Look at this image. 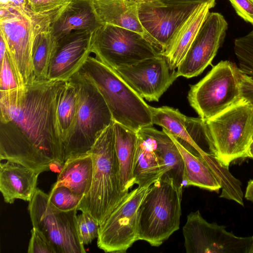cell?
<instances>
[{"instance_id":"obj_36","label":"cell","mask_w":253,"mask_h":253,"mask_svg":"<svg viewBox=\"0 0 253 253\" xmlns=\"http://www.w3.org/2000/svg\"><path fill=\"white\" fill-rule=\"evenodd\" d=\"M216 0H164L162 3L169 5H197L209 2L215 5Z\"/></svg>"},{"instance_id":"obj_28","label":"cell","mask_w":253,"mask_h":253,"mask_svg":"<svg viewBox=\"0 0 253 253\" xmlns=\"http://www.w3.org/2000/svg\"><path fill=\"white\" fill-rule=\"evenodd\" d=\"M233 49L240 70L253 78V30L236 39Z\"/></svg>"},{"instance_id":"obj_35","label":"cell","mask_w":253,"mask_h":253,"mask_svg":"<svg viewBox=\"0 0 253 253\" xmlns=\"http://www.w3.org/2000/svg\"><path fill=\"white\" fill-rule=\"evenodd\" d=\"M239 89L240 98L248 100L253 106V78L242 73L240 70Z\"/></svg>"},{"instance_id":"obj_39","label":"cell","mask_w":253,"mask_h":253,"mask_svg":"<svg viewBox=\"0 0 253 253\" xmlns=\"http://www.w3.org/2000/svg\"><path fill=\"white\" fill-rule=\"evenodd\" d=\"M6 52V43L3 36L0 33V63L2 62Z\"/></svg>"},{"instance_id":"obj_5","label":"cell","mask_w":253,"mask_h":253,"mask_svg":"<svg viewBox=\"0 0 253 253\" xmlns=\"http://www.w3.org/2000/svg\"><path fill=\"white\" fill-rule=\"evenodd\" d=\"M182 188L166 174L150 186L138 210V240L159 247L179 229Z\"/></svg>"},{"instance_id":"obj_44","label":"cell","mask_w":253,"mask_h":253,"mask_svg":"<svg viewBox=\"0 0 253 253\" xmlns=\"http://www.w3.org/2000/svg\"><path fill=\"white\" fill-rule=\"evenodd\" d=\"M250 158L253 159V150L250 151Z\"/></svg>"},{"instance_id":"obj_34","label":"cell","mask_w":253,"mask_h":253,"mask_svg":"<svg viewBox=\"0 0 253 253\" xmlns=\"http://www.w3.org/2000/svg\"><path fill=\"white\" fill-rule=\"evenodd\" d=\"M237 14L253 26V0H228Z\"/></svg>"},{"instance_id":"obj_45","label":"cell","mask_w":253,"mask_h":253,"mask_svg":"<svg viewBox=\"0 0 253 253\" xmlns=\"http://www.w3.org/2000/svg\"><path fill=\"white\" fill-rule=\"evenodd\" d=\"M251 150H253V140L252 142V144H251V147H250V151Z\"/></svg>"},{"instance_id":"obj_41","label":"cell","mask_w":253,"mask_h":253,"mask_svg":"<svg viewBox=\"0 0 253 253\" xmlns=\"http://www.w3.org/2000/svg\"><path fill=\"white\" fill-rule=\"evenodd\" d=\"M137 3H162L164 0H134Z\"/></svg>"},{"instance_id":"obj_9","label":"cell","mask_w":253,"mask_h":253,"mask_svg":"<svg viewBox=\"0 0 253 253\" xmlns=\"http://www.w3.org/2000/svg\"><path fill=\"white\" fill-rule=\"evenodd\" d=\"M29 202L33 227L45 236L56 253H86L78 232L77 209H57L49 203L48 195L38 188Z\"/></svg>"},{"instance_id":"obj_24","label":"cell","mask_w":253,"mask_h":253,"mask_svg":"<svg viewBox=\"0 0 253 253\" xmlns=\"http://www.w3.org/2000/svg\"><path fill=\"white\" fill-rule=\"evenodd\" d=\"M93 172V159L90 153L69 159L65 161L53 186H64L75 194L84 196L90 190Z\"/></svg>"},{"instance_id":"obj_37","label":"cell","mask_w":253,"mask_h":253,"mask_svg":"<svg viewBox=\"0 0 253 253\" xmlns=\"http://www.w3.org/2000/svg\"><path fill=\"white\" fill-rule=\"evenodd\" d=\"M4 7H10L21 12H26L27 8V0H8L7 5Z\"/></svg>"},{"instance_id":"obj_22","label":"cell","mask_w":253,"mask_h":253,"mask_svg":"<svg viewBox=\"0 0 253 253\" xmlns=\"http://www.w3.org/2000/svg\"><path fill=\"white\" fill-rule=\"evenodd\" d=\"M93 2L96 13L103 25L122 27L145 36L139 19L138 3L135 0H93Z\"/></svg>"},{"instance_id":"obj_10","label":"cell","mask_w":253,"mask_h":253,"mask_svg":"<svg viewBox=\"0 0 253 253\" xmlns=\"http://www.w3.org/2000/svg\"><path fill=\"white\" fill-rule=\"evenodd\" d=\"M150 186H138L129 192L99 225L97 244L100 249L124 253L138 240V210Z\"/></svg>"},{"instance_id":"obj_18","label":"cell","mask_w":253,"mask_h":253,"mask_svg":"<svg viewBox=\"0 0 253 253\" xmlns=\"http://www.w3.org/2000/svg\"><path fill=\"white\" fill-rule=\"evenodd\" d=\"M103 25L93 0H67L52 18L50 28L56 41L74 31L93 33Z\"/></svg>"},{"instance_id":"obj_3","label":"cell","mask_w":253,"mask_h":253,"mask_svg":"<svg viewBox=\"0 0 253 253\" xmlns=\"http://www.w3.org/2000/svg\"><path fill=\"white\" fill-rule=\"evenodd\" d=\"M113 125L99 135L89 152L93 163L92 183L77 208L90 214L99 225L129 192L122 186Z\"/></svg>"},{"instance_id":"obj_38","label":"cell","mask_w":253,"mask_h":253,"mask_svg":"<svg viewBox=\"0 0 253 253\" xmlns=\"http://www.w3.org/2000/svg\"><path fill=\"white\" fill-rule=\"evenodd\" d=\"M245 198L247 200L253 202V179L250 180L248 182Z\"/></svg>"},{"instance_id":"obj_27","label":"cell","mask_w":253,"mask_h":253,"mask_svg":"<svg viewBox=\"0 0 253 253\" xmlns=\"http://www.w3.org/2000/svg\"><path fill=\"white\" fill-rule=\"evenodd\" d=\"M76 88L69 79L66 80L58 93L57 113L63 141L73 123L77 110Z\"/></svg>"},{"instance_id":"obj_4","label":"cell","mask_w":253,"mask_h":253,"mask_svg":"<svg viewBox=\"0 0 253 253\" xmlns=\"http://www.w3.org/2000/svg\"><path fill=\"white\" fill-rule=\"evenodd\" d=\"M68 79L76 88L77 105L63 140L65 161L88 153L99 135L114 122L105 99L91 82L78 71Z\"/></svg>"},{"instance_id":"obj_11","label":"cell","mask_w":253,"mask_h":253,"mask_svg":"<svg viewBox=\"0 0 253 253\" xmlns=\"http://www.w3.org/2000/svg\"><path fill=\"white\" fill-rule=\"evenodd\" d=\"M187 253H247L251 237H238L224 226L210 223L199 211L190 212L182 228Z\"/></svg>"},{"instance_id":"obj_20","label":"cell","mask_w":253,"mask_h":253,"mask_svg":"<svg viewBox=\"0 0 253 253\" xmlns=\"http://www.w3.org/2000/svg\"><path fill=\"white\" fill-rule=\"evenodd\" d=\"M138 141L132 172V183L138 186L151 185L165 172L163 162L155 148L150 126L137 132Z\"/></svg>"},{"instance_id":"obj_31","label":"cell","mask_w":253,"mask_h":253,"mask_svg":"<svg viewBox=\"0 0 253 253\" xmlns=\"http://www.w3.org/2000/svg\"><path fill=\"white\" fill-rule=\"evenodd\" d=\"M0 92H5L19 87L6 52L0 63Z\"/></svg>"},{"instance_id":"obj_7","label":"cell","mask_w":253,"mask_h":253,"mask_svg":"<svg viewBox=\"0 0 253 253\" xmlns=\"http://www.w3.org/2000/svg\"><path fill=\"white\" fill-rule=\"evenodd\" d=\"M90 50L115 70L162 55L143 34L108 24L103 25L92 33Z\"/></svg>"},{"instance_id":"obj_2","label":"cell","mask_w":253,"mask_h":253,"mask_svg":"<svg viewBox=\"0 0 253 253\" xmlns=\"http://www.w3.org/2000/svg\"><path fill=\"white\" fill-rule=\"evenodd\" d=\"M77 71L97 88L114 122L136 132L152 126L151 106L115 69L90 53Z\"/></svg>"},{"instance_id":"obj_32","label":"cell","mask_w":253,"mask_h":253,"mask_svg":"<svg viewBox=\"0 0 253 253\" xmlns=\"http://www.w3.org/2000/svg\"><path fill=\"white\" fill-rule=\"evenodd\" d=\"M31 233L28 253H56L51 243L40 231L33 227Z\"/></svg>"},{"instance_id":"obj_8","label":"cell","mask_w":253,"mask_h":253,"mask_svg":"<svg viewBox=\"0 0 253 253\" xmlns=\"http://www.w3.org/2000/svg\"><path fill=\"white\" fill-rule=\"evenodd\" d=\"M240 69L228 60L213 66L198 83L190 86L188 100L200 118L208 120L238 101Z\"/></svg>"},{"instance_id":"obj_33","label":"cell","mask_w":253,"mask_h":253,"mask_svg":"<svg viewBox=\"0 0 253 253\" xmlns=\"http://www.w3.org/2000/svg\"><path fill=\"white\" fill-rule=\"evenodd\" d=\"M28 10L37 14L46 12L56 8L67 0H27Z\"/></svg>"},{"instance_id":"obj_19","label":"cell","mask_w":253,"mask_h":253,"mask_svg":"<svg viewBox=\"0 0 253 253\" xmlns=\"http://www.w3.org/2000/svg\"><path fill=\"white\" fill-rule=\"evenodd\" d=\"M39 173L21 164L4 161L0 163V191L4 202L16 199L29 202L36 190Z\"/></svg>"},{"instance_id":"obj_26","label":"cell","mask_w":253,"mask_h":253,"mask_svg":"<svg viewBox=\"0 0 253 253\" xmlns=\"http://www.w3.org/2000/svg\"><path fill=\"white\" fill-rule=\"evenodd\" d=\"M155 150L165 167L166 174L180 186H184V166L181 155L169 135L163 129L159 131L150 126Z\"/></svg>"},{"instance_id":"obj_23","label":"cell","mask_w":253,"mask_h":253,"mask_svg":"<svg viewBox=\"0 0 253 253\" xmlns=\"http://www.w3.org/2000/svg\"><path fill=\"white\" fill-rule=\"evenodd\" d=\"M177 147L184 162V186H194L211 191H218L221 186L213 173L199 155L195 154L183 141L164 129Z\"/></svg>"},{"instance_id":"obj_40","label":"cell","mask_w":253,"mask_h":253,"mask_svg":"<svg viewBox=\"0 0 253 253\" xmlns=\"http://www.w3.org/2000/svg\"><path fill=\"white\" fill-rule=\"evenodd\" d=\"M64 164L60 162H54L50 164L49 169L50 170L55 172L59 173L61 170Z\"/></svg>"},{"instance_id":"obj_30","label":"cell","mask_w":253,"mask_h":253,"mask_svg":"<svg viewBox=\"0 0 253 253\" xmlns=\"http://www.w3.org/2000/svg\"><path fill=\"white\" fill-rule=\"evenodd\" d=\"M77 218L79 234L84 246L97 238L99 224L92 216L87 212H82Z\"/></svg>"},{"instance_id":"obj_17","label":"cell","mask_w":253,"mask_h":253,"mask_svg":"<svg viewBox=\"0 0 253 253\" xmlns=\"http://www.w3.org/2000/svg\"><path fill=\"white\" fill-rule=\"evenodd\" d=\"M92 32L74 31L55 41L47 73L48 80H67L90 54Z\"/></svg>"},{"instance_id":"obj_43","label":"cell","mask_w":253,"mask_h":253,"mask_svg":"<svg viewBox=\"0 0 253 253\" xmlns=\"http://www.w3.org/2000/svg\"><path fill=\"white\" fill-rule=\"evenodd\" d=\"M8 3V0H0V7H5Z\"/></svg>"},{"instance_id":"obj_12","label":"cell","mask_w":253,"mask_h":253,"mask_svg":"<svg viewBox=\"0 0 253 253\" xmlns=\"http://www.w3.org/2000/svg\"><path fill=\"white\" fill-rule=\"evenodd\" d=\"M0 33L4 39L6 52L19 88L35 80L32 61L33 25L26 12L17 11L0 19Z\"/></svg>"},{"instance_id":"obj_1","label":"cell","mask_w":253,"mask_h":253,"mask_svg":"<svg viewBox=\"0 0 253 253\" xmlns=\"http://www.w3.org/2000/svg\"><path fill=\"white\" fill-rule=\"evenodd\" d=\"M63 80H37L0 92V160L39 174L54 162L65 163L57 107Z\"/></svg>"},{"instance_id":"obj_16","label":"cell","mask_w":253,"mask_h":253,"mask_svg":"<svg viewBox=\"0 0 253 253\" xmlns=\"http://www.w3.org/2000/svg\"><path fill=\"white\" fill-rule=\"evenodd\" d=\"M151 109L153 125L162 126L185 143L204 161L211 155V141L205 120L186 116L169 106L151 107Z\"/></svg>"},{"instance_id":"obj_29","label":"cell","mask_w":253,"mask_h":253,"mask_svg":"<svg viewBox=\"0 0 253 253\" xmlns=\"http://www.w3.org/2000/svg\"><path fill=\"white\" fill-rule=\"evenodd\" d=\"M48 195L49 203L62 211L77 210L84 196L73 193L64 186H52Z\"/></svg>"},{"instance_id":"obj_6","label":"cell","mask_w":253,"mask_h":253,"mask_svg":"<svg viewBox=\"0 0 253 253\" xmlns=\"http://www.w3.org/2000/svg\"><path fill=\"white\" fill-rule=\"evenodd\" d=\"M211 141V153L224 167L250 158L253 139V106L244 98L206 120Z\"/></svg>"},{"instance_id":"obj_21","label":"cell","mask_w":253,"mask_h":253,"mask_svg":"<svg viewBox=\"0 0 253 253\" xmlns=\"http://www.w3.org/2000/svg\"><path fill=\"white\" fill-rule=\"evenodd\" d=\"M214 6L209 2L198 4L176 32L168 47L162 53L172 69L175 70L183 60L210 9Z\"/></svg>"},{"instance_id":"obj_25","label":"cell","mask_w":253,"mask_h":253,"mask_svg":"<svg viewBox=\"0 0 253 253\" xmlns=\"http://www.w3.org/2000/svg\"><path fill=\"white\" fill-rule=\"evenodd\" d=\"M113 126L122 186L124 191L128 192L133 186L132 172L138 135L137 132L117 122H114Z\"/></svg>"},{"instance_id":"obj_13","label":"cell","mask_w":253,"mask_h":253,"mask_svg":"<svg viewBox=\"0 0 253 253\" xmlns=\"http://www.w3.org/2000/svg\"><path fill=\"white\" fill-rule=\"evenodd\" d=\"M228 26L221 13H208L177 68V78L181 76L188 79L197 76L211 64L224 41Z\"/></svg>"},{"instance_id":"obj_42","label":"cell","mask_w":253,"mask_h":253,"mask_svg":"<svg viewBox=\"0 0 253 253\" xmlns=\"http://www.w3.org/2000/svg\"><path fill=\"white\" fill-rule=\"evenodd\" d=\"M247 253H253V236H251V241L247 250Z\"/></svg>"},{"instance_id":"obj_15","label":"cell","mask_w":253,"mask_h":253,"mask_svg":"<svg viewBox=\"0 0 253 253\" xmlns=\"http://www.w3.org/2000/svg\"><path fill=\"white\" fill-rule=\"evenodd\" d=\"M143 98L158 101L177 78L167 59L160 56L116 70Z\"/></svg>"},{"instance_id":"obj_14","label":"cell","mask_w":253,"mask_h":253,"mask_svg":"<svg viewBox=\"0 0 253 253\" xmlns=\"http://www.w3.org/2000/svg\"><path fill=\"white\" fill-rule=\"evenodd\" d=\"M197 5L138 3L140 22L145 37L162 53Z\"/></svg>"}]
</instances>
